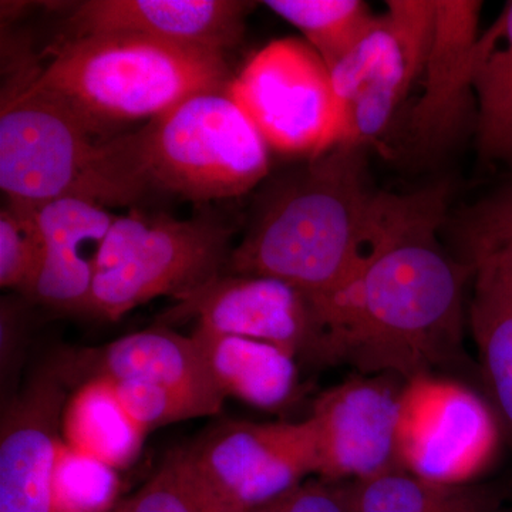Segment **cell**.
I'll list each match as a JSON object with an SVG mask.
<instances>
[{
    "label": "cell",
    "mask_w": 512,
    "mask_h": 512,
    "mask_svg": "<svg viewBox=\"0 0 512 512\" xmlns=\"http://www.w3.org/2000/svg\"><path fill=\"white\" fill-rule=\"evenodd\" d=\"M229 93L279 153L315 158L338 146L330 70L308 42L269 43L232 79Z\"/></svg>",
    "instance_id": "obj_8"
},
{
    "label": "cell",
    "mask_w": 512,
    "mask_h": 512,
    "mask_svg": "<svg viewBox=\"0 0 512 512\" xmlns=\"http://www.w3.org/2000/svg\"><path fill=\"white\" fill-rule=\"evenodd\" d=\"M350 512H497V503L473 485L431 483L404 470L349 483Z\"/></svg>",
    "instance_id": "obj_22"
},
{
    "label": "cell",
    "mask_w": 512,
    "mask_h": 512,
    "mask_svg": "<svg viewBox=\"0 0 512 512\" xmlns=\"http://www.w3.org/2000/svg\"><path fill=\"white\" fill-rule=\"evenodd\" d=\"M126 503L127 512H242L202 478L187 451L171 454Z\"/></svg>",
    "instance_id": "obj_24"
},
{
    "label": "cell",
    "mask_w": 512,
    "mask_h": 512,
    "mask_svg": "<svg viewBox=\"0 0 512 512\" xmlns=\"http://www.w3.org/2000/svg\"><path fill=\"white\" fill-rule=\"evenodd\" d=\"M64 384L43 372L10 404L0 437V512H55L53 468Z\"/></svg>",
    "instance_id": "obj_15"
},
{
    "label": "cell",
    "mask_w": 512,
    "mask_h": 512,
    "mask_svg": "<svg viewBox=\"0 0 512 512\" xmlns=\"http://www.w3.org/2000/svg\"><path fill=\"white\" fill-rule=\"evenodd\" d=\"M494 252H501V254H504L505 256H507L508 261H510L511 265H512V245H510V247L498 249V251H494ZM490 254H491V252H490Z\"/></svg>",
    "instance_id": "obj_31"
},
{
    "label": "cell",
    "mask_w": 512,
    "mask_h": 512,
    "mask_svg": "<svg viewBox=\"0 0 512 512\" xmlns=\"http://www.w3.org/2000/svg\"><path fill=\"white\" fill-rule=\"evenodd\" d=\"M109 380V379H107ZM128 416L144 433L177 421L215 416L221 412L212 404L171 387L130 380H109Z\"/></svg>",
    "instance_id": "obj_27"
},
{
    "label": "cell",
    "mask_w": 512,
    "mask_h": 512,
    "mask_svg": "<svg viewBox=\"0 0 512 512\" xmlns=\"http://www.w3.org/2000/svg\"><path fill=\"white\" fill-rule=\"evenodd\" d=\"M481 8L477 0H436L433 35L420 76L423 87L412 114V131L421 146H443L466 120Z\"/></svg>",
    "instance_id": "obj_16"
},
{
    "label": "cell",
    "mask_w": 512,
    "mask_h": 512,
    "mask_svg": "<svg viewBox=\"0 0 512 512\" xmlns=\"http://www.w3.org/2000/svg\"><path fill=\"white\" fill-rule=\"evenodd\" d=\"M96 133L66 104L23 79L2 96L0 188L8 202L37 208L60 198L104 207L143 200L117 138Z\"/></svg>",
    "instance_id": "obj_5"
},
{
    "label": "cell",
    "mask_w": 512,
    "mask_h": 512,
    "mask_svg": "<svg viewBox=\"0 0 512 512\" xmlns=\"http://www.w3.org/2000/svg\"><path fill=\"white\" fill-rule=\"evenodd\" d=\"M117 141L144 197L160 192L194 202L229 200L269 173V146L229 86L195 94Z\"/></svg>",
    "instance_id": "obj_4"
},
{
    "label": "cell",
    "mask_w": 512,
    "mask_h": 512,
    "mask_svg": "<svg viewBox=\"0 0 512 512\" xmlns=\"http://www.w3.org/2000/svg\"><path fill=\"white\" fill-rule=\"evenodd\" d=\"M49 53L46 66L26 79L96 134L109 123L154 119L232 82L224 53L150 37H69Z\"/></svg>",
    "instance_id": "obj_3"
},
{
    "label": "cell",
    "mask_w": 512,
    "mask_h": 512,
    "mask_svg": "<svg viewBox=\"0 0 512 512\" xmlns=\"http://www.w3.org/2000/svg\"><path fill=\"white\" fill-rule=\"evenodd\" d=\"M191 463L229 504L251 512L315 474L311 421L228 420L187 450Z\"/></svg>",
    "instance_id": "obj_10"
},
{
    "label": "cell",
    "mask_w": 512,
    "mask_h": 512,
    "mask_svg": "<svg viewBox=\"0 0 512 512\" xmlns=\"http://www.w3.org/2000/svg\"><path fill=\"white\" fill-rule=\"evenodd\" d=\"M167 322L195 320L200 328L262 340L315 362L320 325L315 302L281 279L218 275L165 312Z\"/></svg>",
    "instance_id": "obj_12"
},
{
    "label": "cell",
    "mask_w": 512,
    "mask_h": 512,
    "mask_svg": "<svg viewBox=\"0 0 512 512\" xmlns=\"http://www.w3.org/2000/svg\"><path fill=\"white\" fill-rule=\"evenodd\" d=\"M107 512H127L126 500H121L119 503L114 504V507L110 508Z\"/></svg>",
    "instance_id": "obj_30"
},
{
    "label": "cell",
    "mask_w": 512,
    "mask_h": 512,
    "mask_svg": "<svg viewBox=\"0 0 512 512\" xmlns=\"http://www.w3.org/2000/svg\"><path fill=\"white\" fill-rule=\"evenodd\" d=\"M35 210L45 256L29 296L50 308L86 311L101 248L116 215L83 198H60Z\"/></svg>",
    "instance_id": "obj_17"
},
{
    "label": "cell",
    "mask_w": 512,
    "mask_h": 512,
    "mask_svg": "<svg viewBox=\"0 0 512 512\" xmlns=\"http://www.w3.org/2000/svg\"><path fill=\"white\" fill-rule=\"evenodd\" d=\"M231 235L211 217L175 220L137 210L117 217L84 312L117 320L158 296L183 298L221 275Z\"/></svg>",
    "instance_id": "obj_6"
},
{
    "label": "cell",
    "mask_w": 512,
    "mask_h": 512,
    "mask_svg": "<svg viewBox=\"0 0 512 512\" xmlns=\"http://www.w3.org/2000/svg\"><path fill=\"white\" fill-rule=\"evenodd\" d=\"M470 262L512 245V188L498 192L467 211L460 221Z\"/></svg>",
    "instance_id": "obj_28"
},
{
    "label": "cell",
    "mask_w": 512,
    "mask_h": 512,
    "mask_svg": "<svg viewBox=\"0 0 512 512\" xmlns=\"http://www.w3.org/2000/svg\"><path fill=\"white\" fill-rule=\"evenodd\" d=\"M400 466L443 485H468L497 456L501 421L463 383L423 375L404 382L399 417Z\"/></svg>",
    "instance_id": "obj_9"
},
{
    "label": "cell",
    "mask_w": 512,
    "mask_h": 512,
    "mask_svg": "<svg viewBox=\"0 0 512 512\" xmlns=\"http://www.w3.org/2000/svg\"><path fill=\"white\" fill-rule=\"evenodd\" d=\"M255 2L86 0L69 16L70 37L134 35L225 53L237 45Z\"/></svg>",
    "instance_id": "obj_13"
},
{
    "label": "cell",
    "mask_w": 512,
    "mask_h": 512,
    "mask_svg": "<svg viewBox=\"0 0 512 512\" xmlns=\"http://www.w3.org/2000/svg\"><path fill=\"white\" fill-rule=\"evenodd\" d=\"M50 370L64 386L79 387L93 379L130 380L192 394L218 410L225 400L194 338L167 328L141 330L99 348L67 350Z\"/></svg>",
    "instance_id": "obj_14"
},
{
    "label": "cell",
    "mask_w": 512,
    "mask_h": 512,
    "mask_svg": "<svg viewBox=\"0 0 512 512\" xmlns=\"http://www.w3.org/2000/svg\"><path fill=\"white\" fill-rule=\"evenodd\" d=\"M434 19L436 0L387 2V12L330 69L338 144L365 147L383 133L423 72Z\"/></svg>",
    "instance_id": "obj_7"
},
{
    "label": "cell",
    "mask_w": 512,
    "mask_h": 512,
    "mask_svg": "<svg viewBox=\"0 0 512 512\" xmlns=\"http://www.w3.org/2000/svg\"><path fill=\"white\" fill-rule=\"evenodd\" d=\"M403 380L356 375L330 387L313 404L316 476L355 483L402 468L399 458Z\"/></svg>",
    "instance_id": "obj_11"
},
{
    "label": "cell",
    "mask_w": 512,
    "mask_h": 512,
    "mask_svg": "<svg viewBox=\"0 0 512 512\" xmlns=\"http://www.w3.org/2000/svg\"><path fill=\"white\" fill-rule=\"evenodd\" d=\"M45 256L35 208L8 202L0 212V285L32 291Z\"/></svg>",
    "instance_id": "obj_26"
},
{
    "label": "cell",
    "mask_w": 512,
    "mask_h": 512,
    "mask_svg": "<svg viewBox=\"0 0 512 512\" xmlns=\"http://www.w3.org/2000/svg\"><path fill=\"white\" fill-rule=\"evenodd\" d=\"M251 512H350L349 483L305 480Z\"/></svg>",
    "instance_id": "obj_29"
},
{
    "label": "cell",
    "mask_w": 512,
    "mask_h": 512,
    "mask_svg": "<svg viewBox=\"0 0 512 512\" xmlns=\"http://www.w3.org/2000/svg\"><path fill=\"white\" fill-rule=\"evenodd\" d=\"M473 89L481 154L490 160H511L512 2L478 40Z\"/></svg>",
    "instance_id": "obj_21"
},
{
    "label": "cell",
    "mask_w": 512,
    "mask_h": 512,
    "mask_svg": "<svg viewBox=\"0 0 512 512\" xmlns=\"http://www.w3.org/2000/svg\"><path fill=\"white\" fill-rule=\"evenodd\" d=\"M264 5L301 30L329 70L348 55L377 18L360 0H268Z\"/></svg>",
    "instance_id": "obj_23"
},
{
    "label": "cell",
    "mask_w": 512,
    "mask_h": 512,
    "mask_svg": "<svg viewBox=\"0 0 512 512\" xmlns=\"http://www.w3.org/2000/svg\"><path fill=\"white\" fill-rule=\"evenodd\" d=\"M63 441L114 470L130 466L140 454L144 433L131 419L107 379L76 387L62 416Z\"/></svg>",
    "instance_id": "obj_20"
},
{
    "label": "cell",
    "mask_w": 512,
    "mask_h": 512,
    "mask_svg": "<svg viewBox=\"0 0 512 512\" xmlns=\"http://www.w3.org/2000/svg\"><path fill=\"white\" fill-rule=\"evenodd\" d=\"M470 326L488 396L512 439V265L501 252L477 256Z\"/></svg>",
    "instance_id": "obj_19"
},
{
    "label": "cell",
    "mask_w": 512,
    "mask_h": 512,
    "mask_svg": "<svg viewBox=\"0 0 512 512\" xmlns=\"http://www.w3.org/2000/svg\"><path fill=\"white\" fill-rule=\"evenodd\" d=\"M117 470L67 446H56L53 468L55 512H107L119 490Z\"/></svg>",
    "instance_id": "obj_25"
},
{
    "label": "cell",
    "mask_w": 512,
    "mask_h": 512,
    "mask_svg": "<svg viewBox=\"0 0 512 512\" xmlns=\"http://www.w3.org/2000/svg\"><path fill=\"white\" fill-rule=\"evenodd\" d=\"M191 336L222 396L262 410H279L291 403L298 387V367L291 353L262 340L200 326Z\"/></svg>",
    "instance_id": "obj_18"
},
{
    "label": "cell",
    "mask_w": 512,
    "mask_h": 512,
    "mask_svg": "<svg viewBox=\"0 0 512 512\" xmlns=\"http://www.w3.org/2000/svg\"><path fill=\"white\" fill-rule=\"evenodd\" d=\"M437 192L377 191L363 147L339 144L272 187L229 254V271L281 279L313 302L323 301L426 210Z\"/></svg>",
    "instance_id": "obj_2"
},
{
    "label": "cell",
    "mask_w": 512,
    "mask_h": 512,
    "mask_svg": "<svg viewBox=\"0 0 512 512\" xmlns=\"http://www.w3.org/2000/svg\"><path fill=\"white\" fill-rule=\"evenodd\" d=\"M444 194L380 248L338 292L316 302L315 363L409 382L456 360L463 339V289L473 265L437 242Z\"/></svg>",
    "instance_id": "obj_1"
}]
</instances>
